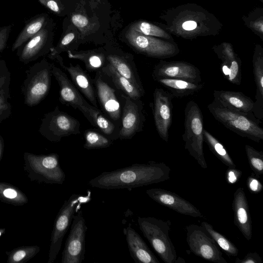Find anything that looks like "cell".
<instances>
[{
	"mask_svg": "<svg viewBox=\"0 0 263 263\" xmlns=\"http://www.w3.org/2000/svg\"><path fill=\"white\" fill-rule=\"evenodd\" d=\"M186 242L191 252L204 260L215 263H227L216 243L201 226L186 227Z\"/></svg>",
	"mask_w": 263,
	"mask_h": 263,
	"instance_id": "8fae6325",
	"label": "cell"
},
{
	"mask_svg": "<svg viewBox=\"0 0 263 263\" xmlns=\"http://www.w3.org/2000/svg\"><path fill=\"white\" fill-rule=\"evenodd\" d=\"M153 107L154 122L160 137L165 142L169 140V130L173 116V96L161 88H156L154 92Z\"/></svg>",
	"mask_w": 263,
	"mask_h": 263,
	"instance_id": "4fadbf2b",
	"label": "cell"
},
{
	"mask_svg": "<svg viewBox=\"0 0 263 263\" xmlns=\"http://www.w3.org/2000/svg\"><path fill=\"white\" fill-rule=\"evenodd\" d=\"M133 30L143 34L175 41L172 35L164 28L146 21H139L131 27Z\"/></svg>",
	"mask_w": 263,
	"mask_h": 263,
	"instance_id": "e575fe53",
	"label": "cell"
},
{
	"mask_svg": "<svg viewBox=\"0 0 263 263\" xmlns=\"http://www.w3.org/2000/svg\"><path fill=\"white\" fill-rule=\"evenodd\" d=\"M40 2L50 10L59 12L60 9L57 2L54 0H39Z\"/></svg>",
	"mask_w": 263,
	"mask_h": 263,
	"instance_id": "c3c4849f",
	"label": "cell"
},
{
	"mask_svg": "<svg viewBox=\"0 0 263 263\" xmlns=\"http://www.w3.org/2000/svg\"><path fill=\"white\" fill-rule=\"evenodd\" d=\"M141 232L160 258L165 263H175L177 253L170 237L168 223L152 217H138Z\"/></svg>",
	"mask_w": 263,
	"mask_h": 263,
	"instance_id": "8992f818",
	"label": "cell"
},
{
	"mask_svg": "<svg viewBox=\"0 0 263 263\" xmlns=\"http://www.w3.org/2000/svg\"><path fill=\"white\" fill-rule=\"evenodd\" d=\"M51 64L46 60L37 62L26 71L21 90L24 103L29 107L38 105L48 95L51 82Z\"/></svg>",
	"mask_w": 263,
	"mask_h": 263,
	"instance_id": "52a82bcc",
	"label": "cell"
},
{
	"mask_svg": "<svg viewBox=\"0 0 263 263\" xmlns=\"http://www.w3.org/2000/svg\"><path fill=\"white\" fill-rule=\"evenodd\" d=\"M245 26L263 41V8L256 7L242 16Z\"/></svg>",
	"mask_w": 263,
	"mask_h": 263,
	"instance_id": "836d02e7",
	"label": "cell"
},
{
	"mask_svg": "<svg viewBox=\"0 0 263 263\" xmlns=\"http://www.w3.org/2000/svg\"><path fill=\"white\" fill-rule=\"evenodd\" d=\"M130 256L136 263H159L141 236L131 227L123 229Z\"/></svg>",
	"mask_w": 263,
	"mask_h": 263,
	"instance_id": "ac0fdd59",
	"label": "cell"
},
{
	"mask_svg": "<svg viewBox=\"0 0 263 263\" xmlns=\"http://www.w3.org/2000/svg\"><path fill=\"white\" fill-rule=\"evenodd\" d=\"M51 73L60 87V101L63 104L70 106L81 111L90 122L88 108L91 105L85 100L75 85L60 68L52 64Z\"/></svg>",
	"mask_w": 263,
	"mask_h": 263,
	"instance_id": "9a60e30c",
	"label": "cell"
},
{
	"mask_svg": "<svg viewBox=\"0 0 263 263\" xmlns=\"http://www.w3.org/2000/svg\"><path fill=\"white\" fill-rule=\"evenodd\" d=\"M160 18L165 22L163 28L171 35L186 40L216 36L223 27L215 15L195 3L168 8Z\"/></svg>",
	"mask_w": 263,
	"mask_h": 263,
	"instance_id": "6da1fadb",
	"label": "cell"
},
{
	"mask_svg": "<svg viewBox=\"0 0 263 263\" xmlns=\"http://www.w3.org/2000/svg\"><path fill=\"white\" fill-rule=\"evenodd\" d=\"M171 169L163 162L136 163L110 172H104L90 179L89 186L105 190L127 189L148 185L170 179Z\"/></svg>",
	"mask_w": 263,
	"mask_h": 263,
	"instance_id": "7a4b0ae2",
	"label": "cell"
},
{
	"mask_svg": "<svg viewBox=\"0 0 263 263\" xmlns=\"http://www.w3.org/2000/svg\"><path fill=\"white\" fill-rule=\"evenodd\" d=\"M262 260L256 252H251L247 254L243 258H237L235 263H261Z\"/></svg>",
	"mask_w": 263,
	"mask_h": 263,
	"instance_id": "7bdbcfd3",
	"label": "cell"
},
{
	"mask_svg": "<svg viewBox=\"0 0 263 263\" xmlns=\"http://www.w3.org/2000/svg\"><path fill=\"white\" fill-rule=\"evenodd\" d=\"M39 132L52 142H58L65 137L80 134V123L74 117L61 111L57 106L44 115Z\"/></svg>",
	"mask_w": 263,
	"mask_h": 263,
	"instance_id": "9c48e42d",
	"label": "cell"
},
{
	"mask_svg": "<svg viewBox=\"0 0 263 263\" xmlns=\"http://www.w3.org/2000/svg\"><path fill=\"white\" fill-rule=\"evenodd\" d=\"M4 151V140L2 136L0 135V161H1Z\"/></svg>",
	"mask_w": 263,
	"mask_h": 263,
	"instance_id": "681fc988",
	"label": "cell"
},
{
	"mask_svg": "<svg viewBox=\"0 0 263 263\" xmlns=\"http://www.w3.org/2000/svg\"><path fill=\"white\" fill-rule=\"evenodd\" d=\"M146 194L159 204L180 214L195 218L203 217L200 211L193 204L174 192L160 188H153L147 190Z\"/></svg>",
	"mask_w": 263,
	"mask_h": 263,
	"instance_id": "2e32d148",
	"label": "cell"
},
{
	"mask_svg": "<svg viewBox=\"0 0 263 263\" xmlns=\"http://www.w3.org/2000/svg\"><path fill=\"white\" fill-rule=\"evenodd\" d=\"M126 38L139 52L148 57L167 59L177 55L180 49L175 41L146 35L130 28Z\"/></svg>",
	"mask_w": 263,
	"mask_h": 263,
	"instance_id": "30bf717a",
	"label": "cell"
},
{
	"mask_svg": "<svg viewBox=\"0 0 263 263\" xmlns=\"http://www.w3.org/2000/svg\"><path fill=\"white\" fill-rule=\"evenodd\" d=\"M8 103V100L0 95V105L5 104Z\"/></svg>",
	"mask_w": 263,
	"mask_h": 263,
	"instance_id": "f907efd6",
	"label": "cell"
},
{
	"mask_svg": "<svg viewBox=\"0 0 263 263\" xmlns=\"http://www.w3.org/2000/svg\"><path fill=\"white\" fill-rule=\"evenodd\" d=\"M203 135L204 142L214 155L229 168H236V165L223 144L204 128Z\"/></svg>",
	"mask_w": 263,
	"mask_h": 263,
	"instance_id": "83f0119b",
	"label": "cell"
},
{
	"mask_svg": "<svg viewBox=\"0 0 263 263\" xmlns=\"http://www.w3.org/2000/svg\"><path fill=\"white\" fill-rule=\"evenodd\" d=\"M102 71L108 76L115 86L127 96L135 101H139L144 92L141 91L128 80L120 75L109 63L102 68Z\"/></svg>",
	"mask_w": 263,
	"mask_h": 263,
	"instance_id": "484cf974",
	"label": "cell"
},
{
	"mask_svg": "<svg viewBox=\"0 0 263 263\" xmlns=\"http://www.w3.org/2000/svg\"><path fill=\"white\" fill-rule=\"evenodd\" d=\"M45 22V16H41L34 18L27 25L13 44L12 51H14L36 34L42 28Z\"/></svg>",
	"mask_w": 263,
	"mask_h": 263,
	"instance_id": "4dcf8cb0",
	"label": "cell"
},
{
	"mask_svg": "<svg viewBox=\"0 0 263 263\" xmlns=\"http://www.w3.org/2000/svg\"><path fill=\"white\" fill-rule=\"evenodd\" d=\"M203 118L198 105L189 101L184 109V132L182 139L184 148L203 168H208L203 153Z\"/></svg>",
	"mask_w": 263,
	"mask_h": 263,
	"instance_id": "277c9868",
	"label": "cell"
},
{
	"mask_svg": "<svg viewBox=\"0 0 263 263\" xmlns=\"http://www.w3.org/2000/svg\"><path fill=\"white\" fill-rule=\"evenodd\" d=\"M165 88L173 97L181 98L194 95L201 90L204 83H195L186 80L170 78H157L154 79Z\"/></svg>",
	"mask_w": 263,
	"mask_h": 263,
	"instance_id": "cb8c5ba5",
	"label": "cell"
},
{
	"mask_svg": "<svg viewBox=\"0 0 263 263\" xmlns=\"http://www.w3.org/2000/svg\"><path fill=\"white\" fill-rule=\"evenodd\" d=\"M241 61L237 55L230 64L227 79L231 83L239 85L241 83Z\"/></svg>",
	"mask_w": 263,
	"mask_h": 263,
	"instance_id": "60d3db41",
	"label": "cell"
},
{
	"mask_svg": "<svg viewBox=\"0 0 263 263\" xmlns=\"http://www.w3.org/2000/svg\"><path fill=\"white\" fill-rule=\"evenodd\" d=\"M125 101L123 109L122 127L119 133L120 139L130 138L142 126L143 116L142 108L128 96H123Z\"/></svg>",
	"mask_w": 263,
	"mask_h": 263,
	"instance_id": "d6986e66",
	"label": "cell"
},
{
	"mask_svg": "<svg viewBox=\"0 0 263 263\" xmlns=\"http://www.w3.org/2000/svg\"><path fill=\"white\" fill-rule=\"evenodd\" d=\"M247 181L248 187L252 193L258 194L262 191L263 188L262 185L254 176H249Z\"/></svg>",
	"mask_w": 263,
	"mask_h": 263,
	"instance_id": "b9f144b4",
	"label": "cell"
},
{
	"mask_svg": "<svg viewBox=\"0 0 263 263\" xmlns=\"http://www.w3.org/2000/svg\"><path fill=\"white\" fill-rule=\"evenodd\" d=\"M215 242L228 256H236L239 251L236 247L222 234L216 231L209 223L203 221L201 223Z\"/></svg>",
	"mask_w": 263,
	"mask_h": 263,
	"instance_id": "d6a6232c",
	"label": "cell"
},
{
	"mask_svg": "<svg viewBox=\"0 0 263 263\" xmlns=\"http://www.w3.org/2000/svg\"><path fill=\"white\" fill-rule=\"evenodd\" d=\"M242 175V172L236 168H229L226 173V179L230 184H234L237 182Z\"/></svg>",
	"mask_w": 263,
	"mask_h": 263,
	"instance_id": "ee69618b",
	"label": "cell"
},
{
	"mask_svg": "<svg viewBox=\"0 0 263 263\" xmlns=\"http://www.w3.org/2000/svg\"><path fill=\"white\" fill-rule=\"evenodd\" d=\"M106 60L120 75L144 92L138 76L137 73H135L133 68L125 59L117 55L110 54L106 57Z\"/></svg>",
	"mask_w": 263,
	"mask_h": 263,
	"instance_id": "4316f807",
	"label": "cell"
},
{
	"mask_svg": "<svg viewBox=\"0 0 263 263\" xmlns=\"http://www.w3.org/2000/svg\"><path fill=\"white\" fill-rule=\"evenodd\" d=\"M69 58L82 61L86 69L89 71H93L102 68L105 65V57L102 53L93 52L73 53L68 51Z\"/></svg>",
	"mask_w": 263,
	"mask_h": 263,
	"instance_id": "f546056e",
	"label": "cell"
},
{
	"mask_svg": "<svg viewBox=\"0 0 263 263\" xmlns=\"http://www.w3.org/2000/svg\"><path fill=\"white\" fill-rule=\"evenodd\" d=\"M154 79L170 78L186 80L192 82H202L199 69L185 61H166L160 60L155 66L152 74Z\"/></svg>",
	"mask_w": 263,
	"mask_h": 263,
	"instance_id": "5bb4252c",
	"label": "cell"
},
{
	"mask_svg": "<svg viewBox=\"0 0 263 263\" xmlns=\"http://www.w3.org/2000/svg\"><path fill=\"white\" fill-rule=\"evenodd\" d=\"M71 21L75 26L78 28L83 29L88 24L87 18L83 15L76 14L72 16Z\"/></svg>",
	"mask_w": 263,
	"mask_h": 263,
	"instance_id": "f6af8a7d",
	"label": "cell"
},
{
	"mask_svg": "<svg viewBox=\"0 0 263 263\" xmlns=\"http://www.w3.org/2000/svg\"><path fill=\"white\" fill-rule=\"evenodd\" d=\"M40 250L37 246H25L6 251L7 263H25L35 256Z\"/></svg>",
	"mask_w": 263,
	"mask_h": 263,
	"instance_id": "1f68e13d",
	"label": "cell"
},
{
	"mask_svg": "<svg viewBox=\"0 0 263 263\" xmlns=\"http://www.w3.org/2000/svg\"><path fill=\"white\" fill-rule=\"evenodd\" d=\"M55 58L58 60L60 66L69 74L77 88L84 95L93 106L97 108L93 87L89 75L79 65H73L70 63L69 66H67L64 64L60 57L57 56Z\"/></svg>",
	"mask_w": 263,
	"mask_h": 263,
	"instance_id": "603a6c76",
	"label": "cell"
},
{
	"mask_svg": "<svg viewBox=\"0 0 263 263\" xmlns=\"http://www.w3.org/2000/svg\"><path fill=\"white\" fill-rule=\"evenodd\" d=\"M0 201L15 206L23 205L28 202L26 195L10 183L0 182Z\"/></svg>",
	"mask_w": 263,
	"mask_h": 263,
	"instance_id": "f1b7e54d",
	"label": "cell"
},
{
	"mask_svg": "<svg viewBox=\"0 0 263 263\" xmlns=\"http://www.w3.org/2000/svg\"><path fill=\"white\" fill-rule=\"evenodd\" d=\"M85 143L84 147L87 149L105 148L111 144V141L99 133L87 130L84 134Z\"/></svg>",
	"mask_w": 263,
	"mask_h": 263,
	"instance_id": "74e56055",
	"label": "cell"
},
{
	"mask_svg": "<svg viewBox=\"0 0 263 263\" xmlns=\"http://www.w3.org/2000/svg\"><path fill=\"white\" fill-rule=\"evenodd\" d=\"M245 151L251 169L259 177L263 174V152L249 145H245Z\"/></svg>",
	"mask_w": 263,
	"mask_h": 263,
	"instance_id": "8d00e7d4",
	"label": "cell"
},
{
	"mask_svg": "<svg viewBox=\"0 0 263 263\" xmlns=\"http://www.w3.org/2000/svg\"><path fill=\"white\" fill-rule=\"evenodd\" d=\"M257 1H260L262 3L263 2V0H257Z\"/></svg>",
	"mask_w": 263,
	"mask_h": 263,
	"instance_id": "f5cc1de1",
	"label": "cell"
},
{
	"mask_svg": "<svg viewBox=\"0 0 263 263\" xmlns=\"http://www.w3.org/2000/svg\"><path fill=\"white\" fill-rule=\"evenodd\" d=\"M47 30L41 29L24 46L18 55L20 61L27 64L44 55L47 51Z\"/></svg>",
	"mask_w": 263,
	"mask_h": 263,
	"instance_id": "d4e9b609",
	"label": "cell"
},
{
	"mask_svg": "<svg viewBox=\"0 0 263 263\" xmlns=\"http://www.w3.org/2000/svg\"><path fill=\"white\" fill-rule=\"evenodd\" d=\"M232 209L235 226L247 240H250L252 236V220L247 198L242 187L238 188L234 192Z\"/></svg>",
	"mask_w": 263,
	"mask_h": 263,
	"instance_id": "e0dca14e",
	"label": "cell"
},
{
	"mask_svg": "<svg viewBox=\"0 0 263 263\" xmlns=\"http://www.w3.org/2000/svg\"><path fill=\"white\" fill-rule=\"evenodd\" d=\"M89 200L90 194L87 196L73 194L64 201L54 220L51 234L47 263H53L54 261L75 213L82 203L87 202Z\"/></svg>",
	"mask_w": 263,
	"mask_h": 263,
	"instance_id": "ba28073f",
	"label": "cell"
},
{
	"mask_svg": "<svg viewBox=\"0 0 263 263\" xmlns=\"http://www.w3.org/2000/svg\"><path fill=\"white\" fill-rule=\"evenodd\" d=\"M208 109L217 121L240 136L257 143L263 140L261 122L254 116L232 110L214 100L208 105Z\"/></svg>",
	"mask_w": 263,
	"mask_h": 263,
	"instance_id": "3957f363",
	"label": "cell"
},
{
	"mask_svg": "<svg viewBox=\"0 0 263 263\" xmlns=\"http://www.w3.org/2000/svg\"><path fill=\"white\" fill-rule=\"evenodd\" d=\"M11 26H6L0 28V52L6 47Z\"/></svg>",
	"mask_w": 263,
	"mask_h": 263,
	"instance_id": "bcb514c9",
	"label": "cell"
},
{
	"mask_svg": "<svg viewBox=\"0 0 263 263\" xmlns=\"http://www.w3.org/2000/svg\"><path fill=\"white\" fill-rule=\"evenodd\" d=\"M213 51L218 59L221 60V64L230 65V63L238 55L234 51L232 45L228 42H222L212 47Z\"/></svg>",
	"mask_w": 263,
	"mask_h": 263,
	"instance_id": "f35d334b",
	"label": "cell"
},
{
	"mask_svg": "<svg viewBox=\"0 0 263 263\" xmlns=\"http://www.w3.org/2000/svg\"><path fill=\"white\" fill-rule=\"evenodd\" d=\"M252 63L256 87L253 114L261 122L263 119V47L260 44L255 45Z\"/></svg>",
	"mask_w": 263,
	"mask_h": 263,
	"instance_id": "7402d4cb",
	"label": "cell"
},
{
	"mask_svg": "<svg viewBox=\"0 0 263 263\" xmlns=\"http://www.w3.org/2000/svg\"><path fill=\"white\" fill-rule=\"evenodd\" d=\"M23 158L24 170L31 181L60 185L65 181L66 175L57 154L36 155L25 152Z\"/></svg>",
	"mask_w": 263,
	"mask_h": 263,
	"instance_id": "5b68a950",
	"label": "cell"
},
{
	"mask_svg": "<svg viewBox=\"0 0 263 263\" xmlns=\"http://www.w3.org/2000/svg\"><path fill=\"white\" fill-rule=\"evenodd\" d=\"M87 227L82 210L74 214L62 253L61 263H81L85 258Z\"/></svg>",
	"mask_w": 263,
	"mask_h": 263,
	"instance_id": "7c38bea8",
	"label": "cell"
},
{
	"mask_svg": "<svg viewBox=\"0 0 263 263\" xmlns=\"http://www.w3.org/2000/svg\"><path fill=\"white\" fill-rule=\"evenodd\" d=\"M88 112L90 119V123L97 126L103 133L106 135L111 134L115 130V125L101 112L100 110L93 105L88 108Z\"/></svg>",
	"mask_w": 263,
	"mask_h": 263,
	"instance_id": "d590c367",
	"label": "cell"
},
{
	"mask_svg": "<svg viewBox=\"0 0 263 263\" xmlns=\"http://www.w3.org/2000/svg\"><path fill=\"white\" fill-rule=\"evenodd\" d=\"M10 72L4 60H0V95L10 98Z\"/></svg>",
	"mask_w": 263,
	"mask_h": 263,
	"instance_id": "ab89813d",
	"label": "cell"
},
{
	"mask_svg": "<svg viewBox=\"0 0 263 263\" xmlns=\"http://www.w3.org/2000/svg\"><path fill=\"white\" fill-rule=\"evenodd\" d=\"M11 114L10 103L0 105V123L9 118Z\"/></svg>",
	"mask_w": 263,
	"mask_h": 263,
	"instance_id": "7dc6e473",
	"label": "cell"
},
{
	"mask_svg": "<svg viewBox=\"0 0 263 263\" xmlns=\"http://www.w3.org/2000/svg\"><path fill=\"white\" fill-rule=\"evenodd\" d=\"M93 83L102 108L111 119L118 120L121 115V107L115 89L103 80L100 72L96 74Z\"/></svg>",
	"mask_w": 263,
	"mask_h": 263,
	"instance_id": "ffe728a7",
	"label": "cell"
},
{
	"mask_svg": "<svg viewBox=\"0 0 263 263\" xmlns=\"http://www.w3.org/2000/svg\"><path fill=\"white\" fill-rule=\"evenodd\" d=\"M213 97V100L227 108L254 116L253 110L254 102L242 92L215 90Z\"/></svg>",
	"mask_w": 263,
	"mask_h": 263,
	"instance_id": "44dd1931",
	"label": "cell"
},
{
	"mask_svg": "<svg viewBox=\"0 0 263 263\" xmlns=\"http://www.w3.org/2000/svg\"><path fill=\"white\" fill-rule=\"evenodd\" d=\"M5 233V228H0V237L4 234Z\"/></svg>",
	"mask_w": 263,
	"mask_h": 263,
	"instance_id": "816d5d0a",
	"label": "cell"
}]
</instances>
